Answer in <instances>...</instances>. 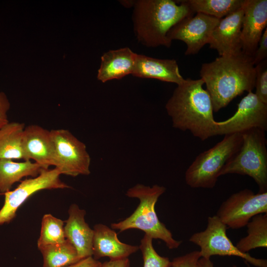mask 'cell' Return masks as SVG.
<instances>
[{
    "label": "cell",
    "mask_w": 267,
    "mask_h": 267,
    "mask_svg": "<svg viewBox=\"0 0 267 267\" xmlns=\"http://www.w3.org/2000/svg\"><path fill=\"white\" fill-rule=\"evenodd\" d=\"M201 79L206 86L214 112L226 107L234 98L255 88L256 72L253 58L242 52L220 56L203 63Z\"/></svg>",
    "instance_id": "1"
},
{
    "label": "cell",
    "mask_w": 267,
    "mask_h": 267,
    "mask_svg": "<svg viewBox=\"0 0 267 267\" xmlns=\"http://www.w3.org/2000/svg\"><path fill=\"white\" fill-rule=\"evenodd\" d=\"M202 79H185L178 85L165 107L173 126L204 141L215 136L216 121L211 97Z\"/></svg>",
    "instance_id": "2"
},
{
    "label": "cell",
    "mask_w": 267,
    "mask_h": 267,
    "mask_svg": "<svg viewBox=\"0 0 267 267\" xmlns=\"http://www.w3.org/2000/svg\"><path fill=\"white\" fill-rule=\"evenodd\" d=\"M131 3L135 35L138 42L148 47H170L169 30L194 14L183 0H138Z\"/></svg>",
    "instance_id": "3"
},
{
    "label": "cell",
    "mask_w": 267,
    "mask_h": 267,
    "mask_svg": "<svg viewBox=\"0 0 267 267\" xmlns=\"http://www.w3.org/2000/svg\"><path fill=\"white\" fill-rule=\"evenodd\" d=\"M166 191V188L157 184L152 187L137 184L129 188L126 195L139 200V204L133 214L118 222L111 224L113 229L119 232L131 229H137L145 232L153 239L164 242L170 249L178 248L182 241L175 239L171 232L158 219L155 210V204Z\"/></svg>",
    "instance_id": "4"
},
{
    "label": "cell",
    "mask_w": 267,
    "mask_h": 267,
    "mask_svg": "<svg viewBox=\"0 0 267 267\" xmlns=\"http://www.w3.org/2000/svg\"><path fill=\"white\" fill-rule=\"evenodd\" d=\"M242 145L224 165L220 177L235 174L252 178L259 192H267V148L265 131L254 128L241 133Z\"/></svg>",
    "instance_id": "5"
},
{
    "label": "cell",
    "mask_w": 267,
    "mask_h": 267,
    "mask_svg": "<svg viewBox=\"0 0 267 267\" xmlns=\"http://www.w3.org/2000/svg\"><path fill=\"white\" fill-rule=\"evenodd\" d=\"M242 143L240 133L224 135L213 147L199 154L185 173L186 184L192 188H213L224 166Z\"/></svg>",
    "instance_id": "6"
},
{
    "label": "cell",
    "mask_w": 267,
    "mask_h": 267,
    "mask_svg": "<svg viewBox=\"0 0 267 267\" xmlns=\"http://www.w3.org/2000/svg\"><path fill=\"white\" fill-rule=\"evenodd\" d=\"M50 133L54 148L52 166L61 175H89L91 159L86 144L66 129H53Z\"/></svg>",
    "instance_id": "7"
},
{
    "label": "cell",
    "mask_w": 267,
    "mask_h": 267,
    "mask_svg": "<svg viewBox=\"0 0 267 267\" xmlns=\"http://www.w3.org/2000/svg\"><path fill=\"white\" fill-rule=\"evenodd\" d=\"M227 226L216 215L208 218L206 229L192 234L189 241L198 246L201 258L210 259L215 255L240 257L257 267H267V260L258 259L248 253L240 252L226 235Z\"/></svg>",
    "instance_id": "8"
},
{
    "label": "cell",
    "mask_w": 267,
    "mask_h": 267,
    "mask_svg": "<svg viewBox=\"0 0 267 267\" xmlns=\"http://www.w3.org/2000/svg\"><path fill=\"white\" fill-rule=\"evenodd\" d=\"M61 175L55 168L43 169L37 177L26 178L13 190L4 193V204L0 210V225L11 222L19 207L36 192L44 189L70 188L60 179Z\"/></svg>",
    "instance_id": "9"
},
{
    "label": "cell",
    "mask_w": 267,
    "mask_h": 267,
    "mask_svg": "<svg viewBox=\"0 0 267 267\" xmlns=\"http://www.w3.org/2000/svg\"><path fill=\"white\" fill-rule=\"evenodd\" d=\"M265 213H267V192L255 193L244 189L223 202L216 215L227 227L238 229L246 226L254 216Z\"/></svg>",
    "instance_id": "10"
},
{
    "label": "cell",
    "mask_w": 267,
    "mask_h": 267,
    "mask_svg": "<svg viewBox=\"0 0 267 267\" xmlns=\"http://www.w3.org/2000/svg\"><path fill=\"white\" fill-rule=\"evenodd\" d=\"M254 128L267 130V104L252 91L239 102L233 115L223 121H216L215 135L242 133Z\"/></svg>",
    "instance_id": "11"
},
{
    "label": "cell",
    "mask_w": 267,
    "mask_h": 267,
    "mask_svg": "<svg viewBox=\"0 0 267 267\" xmlns=\"http://www.w3.org/2000/svg\"><path fill=\"white\" fill-rule=\"evenodd\" d=\"M218 19L201 13L186 17L175 24L168 32V39L180 40L187 45L185 55L197 53L208 44L212 32L220 21Z\"/></svg>",
    "instance_id": "12"
},
{
    "label": "cell",
    "mask_w": 267,
    "mask_h": 267,
    "mask_svg": "<svg viewBox=\"0 0 267 267\" xmlns=\"http://www.w3.org/2000/svg\"><path fill=\"white\" fill-rule=\"evenodd\" d=\"M241 41L242 52L253 58L267 26V0H244Z\"/></svg>",
    "instance_id": "13"
},
{
    "label": "cell",
    "mask_w": 267,
    "mask_h": 267,
    "mask_svg": "<svg viewBox=\"0 0 267 267\" xmlns=\"http://www.w3.org/2000/svg\"><path fill=\"white\" fill-rule=\"evenodd\" d=\"M243 16L242 7L220 19L213 29L208 44L220 56L242 52L241 28Z\"/></svg>",
    "instance_id": "14"
},
{
    "label": "cell",
    "mask_w": 267,
    "mask_h": 267,
    "mask_svg": "<svg viewBox=\"0 0 267 267\" xmlns=\"http://www.w3.org/2000/svg\"><path fill=\"white\" fill-rule=\"evenodd\" d=\"M22 146L25 161L33 160L44 170L52 166L54 148L50 131L38 125L25 126Z\"/></svg>",
    "instance_id": "15"
},
{
    "label": "cell",
    "mask_w": 267,
    "mask_h": 267,
    "mask_svg": "<svg viewBox=\"0 0 267 267\" xmlns=\"http://www.w3.org/2000/svg\"><path fill=\"white\" fill-rule=\"evenodd\" d=\"M86 214L78 205L71 204L64 226L66 239L75 247L81 259L92 256L93 229L85 221Z\"/></svg>",
    "instance_id": "16"
},
{
    "label": "cell",
    "mask_w": 267,
    "mask_h": 267,
    "mask_svg": "<svg viewBox=\"0 0 267 267\" xmlns=\"http://www.w3.org/2000/svg\"><path fill=\"white\" fill-rule=\"evenodd\" d=\"M93 229L92 256L95 260L103 257L112 260L127 258L139 249L138 246L120 241L116 232L105 224H96Z\"/></svg>",
    "instance_id": "17"
},
{
    "label": "cell",
    "mask_w": 267,
    "mask_h": 267,
    "mask_svg": "<svg viewBox=\"0 0 267 267\" xmlns=\"http://www.w3.org/2000/svg\"><path fill=\"white\" fill-rule=\"evenodd\" d=\"M132 75L141 78L154 79L178 85L185 80L180 74L175 59L155 58L142 54H136Z\"/></svg>",
    "instance_id": "18"
},
{
    "label": "cell",
    "mask_w": 267,
    "mask_h": 267,
    "mask_svg": "<svg viewBox=\"0 0 267 267\" xmlns=\"http://www.w3.org/2000/svg\"><path fill=\"white\" fill-rule=\"evenodd\" d=\"M137 53L129 47L110 50L101 57L97 78L102 83L132 74Z\"/></svg>",
    "instance_id": "19"
},
{
    "label": "cell",
    "mask_w": 267,
    "mask_h": 267,
    "mask_svg": "<svg viewBox=\"0 0 267 267\" xmlns=\"http://www.w3.org/2000/svg\"><path fill=\"white\" fill-rule=\"evenodd\" d=\"M43 169L31 161L15 162L11 159H0V193L10 190L12 185L27 177H37Z\"/></svg>",
    "instance_id": "20"
},
{
    "label": "cell",
    "mask_w": 267,
    "mask_h": 267,
    "mask_svg": "<svg viewBox=\"0 0 267 267\" xmlns=\"http://www.w3.org/2000/svg\"><path fill=\"white\" fill-rule=\"evenodd\" d=\"M23 123L9 122L0 129V159L23 160Z\"/></svg>",
    "instance_id": "21"
},
{
    "label": "cell",
    "mask_w": 267,
    "mask_h": 267,
    "mask_svg": "<svg viewBox=\"0 0 267 267\" xmlns=\"http://www.w3.org/2000/svg\"><path fill=\"white\" fill-rule=\"evenodd\" d=\"M38 249L43 257L42 267H65L81 260L75 247L67 239Z\"/></svg>",
    "instance_id": "22"
},
{
    "label": "cell",
    "mask_w": 267,
    "mask_h": 267,
    "mask_svg": "<svg viewBox=\"0 0 267 267\" xmlns=\"http://www.w3.org/2000/svg\"><path fill=\"white\" fill-rule=\"evenodd\" d=\"M247 235L242 238L235 246L241 252L247 253L257 248L267 247V213L253 217L246 225Z\"/></svg>",
    "instance_id": "23"
},
{
    "label": "cell",
    "mask_w": 267,
    "mask_h": 267,
    "mask_svg": "<svg viewBox=\"0 0 267 267\" xmlns=\"http://www.w3.org/2000/svg\"><path fill=\"white\" fill-rule=\"evenodd\" d=\"M192 11L222 19L242 7L244 0H183Z\"/></svg>",
    "instance_id": "24"
},
{
    "label": "cell",
    "mask_w": 267,
    "mask_h": 267,
    "mask_svg": "<svg viewBox=\"0 0 267 267\" xmlns=\"http://www.w3.org/2000/svg\"><path fill=\"white\" fill-rule=\"evenodd\" d=\"M64 226V222L62 220L50 214H44L42 220L38 248L64 242L66 239Z\"/></svg>",
    "instance_id": "25"
},
{
    "label": "cell",
    "mask_w": 267,
    "mask_h": 267,
    "mask_svg": "<svg viewBox=\"0 0 267 267\" xmlns=\"http://www.w3.org/2000/svg\"><path fill=\"white\" fill-rule=\"evenodd\" d=\"M153 238L145 234L139 249L143 259V267H170L171 262L167 257L160 256L153 246Z\"/></svg>",
    "instance_id": "26"
},
{
    "label": "cell",
    "mask_w": 267,
    "mask_h": 267,
    "mask_svg": "<svg viewBox=\"0 0 267 267\" xmlns=\"http://www.w3.org/2000/svg\"><path fill=\"white\" fill-rule=\"evenodd\" d=\"M256 77L255 94L263 103L267 104V60L255 65Z\"/></svg>",
    "instance_id": "27"
},
{
    "label": "cell",
    "mask_w": 267,
    "mask_h": 267,
    "mask_svg": "<svg viewBox=\"0 0 267 267\" xmlns=\"http://www.w3.org/2000/svg\"><path fill=\"white\" fill-rule=\"evenodd\" d=\"M201 258L199 251H194L184 255L174 258L171 263V267H197Z\"/></svg>",
    "instance_id": "28"
},
{
    "label": "cell",
    "mask_w": 267,
    "mask_h": 267,
    "mask_svg": "<svg viewBox=\"0 0 267 267\" xmlns=\"http://www.w3.org/2000/svg\"><path fill=\"white\" fill-rule=\"evenodd\" d=\"M267 28H266L259 42L254 58V65L267 59Z\"/></svg>",
    "instance_id": "29"
},
{
    "label": "cell",
    "mask_w": 267,
    "mask_h": 267,
    "mask_svg": "<svg viewBox=\"0 0 267 267\" xmlns=\"http://www.w3.org/2000/svg\"><path fill=\"white\" fill-rule=\"evenodd\" d=\"M10 106V102L5 93L0 92V129L8 123L7 112Z\"/></svg>",
    "instance_id": "30"
},
{
    "label": "cell",
    "mask_w": 267,
    "mask_h": 267,
    "mask_svg": "<svg viewBox=\"0 0 267 267\" xmlns=\"http://www.w3.org/2000/svg\"><path fill=\"white\" fill-rule=\"evenodd\" d=\"M102 263L92 256L81 259L79 261L65 267H101Z\"/></svg>",
    "instance_id": "31"
},
{
    "label": "cell",
    "mask_w": 267,
    "mask_h": 267,
    "mask_svg": "<svg viewBox=\"0 0 267 267\" xmlns=\"http://www.w3.org/2000/svg\"><path fill=\"white\" fill-rule=\"evenodd\" d=\"M130 261L128 258L120 260H110L102 263L101 267H130Z\"/></svg>",
    "instance_id": "32"
},
{
    "label": "cell",
    "mask_w": 267,
    "mask_h": 267,
    "mask_svg": "<svg viewBox=\"0 0 267 267\" xmlns=\"http://www.w3.org/2000/svg\"><path fill=\"white\" fill-rule=\"evenodd\" d=\"M197 267H214V265L210 259L200 258L197 263ZM232 267H237L233 265Z\"/></svg>",
    "instance_id": "33"
},
{
    "label": "cell",
    "mask_w": 267,
    "mask_h": 267,
    "mask_svg": "<svg viewBox=\"0 0 267 267\" xmlns=\"http://www.w3.org/2000/svg\"></svg>",
    "instance_id": "34"
}]
</instances>
